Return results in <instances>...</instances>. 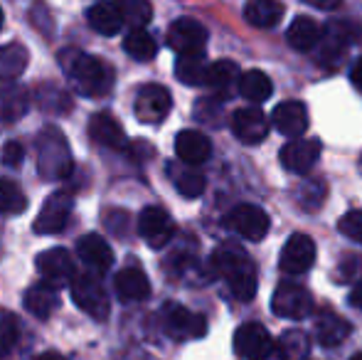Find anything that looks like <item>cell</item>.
I'll use <instances>...</instances> for the list:
<instances>
[{
  "label": "cell",
  "mask_w": 362,
  "mask_h": 360,
  "mask_svg": "<svg viewBox=\"0 0 362 360\" xmlns=\"http://www.w3.org/2000/svg\"><path fill=\"white\" fill-rule=\"evenodd\" d=\"M205 72H207V62H205V52L200 54H180L175 64V74L182 84H190V87H200L205 84Z\"/></svg>",
  "instance_id": "cell-32"
},
{
  "label": "cell",
  "mask_w": 362,
  "mask_h": 360,
  "mask_svg": "<svg viewBox=\"0 0 362 360\" xmlns=\"http://www.w3.org/2000/svg\"><path fill=\"white\" fill-rule=\"evenodd\" d=\"M274 351L279 353V360H308L310 338L303 331H286L279 343H274Z\"/></svg>",
  "instance_id": "cell-31"
},
{
  "label": "cell",
  "mask_w": 362,
  "mask_h": 360,
  "mask_svg": "<svg viewBox=\"0 0 362 360\" xmlns=\"http://www.w3.org/2000/svg\"><path fill=\"white\" fill-rule=\"evenodd\" d=\"M350 79H353L355 89H360V91H362V57L358 59V62H355L353 72H350Z\"/></svg>",
  "instance_id": "cell-42"
},
{
  "label": "cell",
  "mask_w": 362,
  "mask_h": 360,
  "mask_svg": "<svg viewBox=\"0 0 362 360\" xmlns=\"http://www.w3.org/2000/svg\"><path fill=\"white\" fill-rule=\"evenodd\" d=\"M37 272L42 274V281L49 284L52 289L64 286V284H72L74 279V260L67 250L62 247H52V250H45L35 260Z\"/></svg>",
  "instance_id": "cell-12"
},
{
  "label": "cell",
  "mask_w": 362,
  "mask_h": 360,
  "mask_svg": "<svg viewBox=\"0 0 362 360\" xmlns=\"http://www.w3.org/2000/svg\"><path fill=\"white\" fill-rule=\"evenodd\" d=\"M237 87H239V94H242L244 99L254 101V104H262V101H267L269 96L274 94L272 79H269L262 69H249V72L239 74Z\"/></svg>",
  "instance_id": "cell-28"
},
{
  "label": "cell",
  "mask_w": 362,
  "mask_h": 360,
  "mask_svg": "<svg viewBox=\"0 0 362 360\" xmlns=\"http://www.w3.org/2000/svg\"><path fill=\"white\" fill-rule=\"evenodd\" d=\"M28 50L18 42H10L0 47V79H8V82H15L20 74L28 69Z\"/></svg>",
  "instance_id": "cell-29"
},
{
  "label": "cell",
  "mask_w": 362,
  "mask_h": 360,
  "mask_svg": "<svg viewBox=\"0 0 362 360\" xmlns=\"http://www.w3.org/2000/svg\"><path fill=\"white\" fill-rule=\"evenodd\" d=\"M350 336V323L333 308H323L315 318V341L323 348H335Z\"/></svg>",
  "instance_id": "cell-22"
},
{
  "label": "cell",
  "mask_w": 362,
  "mask_h": 360,
  "mask_svg": "<svg viewBox=\"0 0 362 360\" xmlns=\"http://www.w3.org/2000/svg\"><path fill=\"white\" fill-rule=\"evenodd\" d=\"M76 255H79V260L96 274L109 272L111 265H114V252H111L109 242L101 235H96V232L84 235L76 242Z\"/></svg>",
  "instance_id": "cell-17"
},
{
  "label": "cell",
  "mask_w": 362,
  "mask_h": 360,
  "mask_svg": "<svg viewBox=\"0 0 362 360\" xmlns=\"http://www.w3.org/2000/svg\"><path fill=\"white\" fill-rule=\"evenodd\" d=\"M86 20H89V28L99 35H119L121 28H124V20H121L119 10H116L114 3H96L89 8L86 13Z\"/></svg>",
  "instance_id": "cell-27"
},
{
  "label": "cell",
  "mask_w": 362,
  "mask_h": 360,
  "mask_svg": "<svg viewBox=\"0 0 362 360\" xmlns=\"http://www.w3.org/2000/svg\"><path fill=\"white\" fill-rule=\"evenodd\" d=\"M239 82V67L229 59H219V62L207 64L205 72V87L215 89L217 94H227L234 84Z\"/></svg>",
  "instance_id": "cell-30"
},
{
  "label": "cell",
  "mask_w": 362,
  "mask_h": 360,
  "mask_svg": "<svg viewBox=\"0 0 362 360\" xmlns=\"http://www.w3.org/2000/svg\"><path fill=\"white\" fill-rule=\"evenodd\" d=\"M350 360H362V353H355V356L350 358Z\"/></svg>",
  "instance_id": "cell-46"
},
{
  "label": "cell",
  "mask_w": 362,
  "mask_h": 360,
  "mask_svg": "<svg viewBox=\"0 0 362 360\" xmlns=\"http://www.w3.org/2000/svg\"><path fill=\"white\" fill-rule=\"evenodd\" d=\"M284 13H286V8H284L281 0H247V5H244L247 23L262 30L281 23Z\"/></svg>",
  "instance_id": "cell-24"
},
{
  "label": "cell",
  "mask_w": 362,
  "mask_h": 360,
  "mask_svg": "<svg viewBox=\"0 0 362 360\" xmlns=\"http://www.w3.org/2000/svg\"><path fill=\"white\" fill-rule=\"evenodd\" d=\"M315 265V242L303 232H296L284 245L279 257V269L284 274H305Z\"/></svg>",
  "instance_id": "cell-14"
},
{
  "label": "cell",
  "mask_w": 362,
  "mask_h": 360,
  "mask_svg": "<svg viewBox=\"0 0 362 360\" xmlns=\"http://www.w3.org/2000/svg\"><path fill=\"white\" fill-rule=\"evenodd\" d=\"M89 136L94 144L104 146V149H111V151H124L126 146H129V139H126L121 124L111 114H106V111L91 116Z\"/></svg>",
  "instance_id": "cell-19"
},
{
  "label": "cell",
  "mask_w": 362,
  "mask_h": 360,
  "mask_svg": "<svg viewBox=\"0 0 362 360\" xmlns=\"http://www.w3.org/2000/svg\"><path fill=\"white\" fill-rule=\"evenodd\" d=\"M20 336V326H18V318L13 316L10 311H3L0 308V358L8 356L10 351L15 348Z\"/></svg>",
  "instance_id": "cell-37"
},
{
  "label": "cell",
  "mask_w": 362,
  "mask_h": 360,
  "mask_svg": "<svg viewBox=\"0 0 362 360\" xmlns=\"http://www.w3.org/2000/svg\"><path fill=\"white\" fill-rule=\"evenodd\" d=\"M30 109V91L20 87L18 82H8L0 79V121L13 124V121L23 119Z\"/></svg>",
  "instance_id": "cell-21"
},
{
  "label": "cell",
  "mask_w": 362,
  "mask_h": 360,
  "mask_svg": "<svg viewBox=\"0 0 362 360\" xmlns=\"http://www.w3.org/2000/svg\"><path fill=\"white\" fill-rule=\"evenodd\" d=\"M224 227H229V230L242 235L249 242H262L269 235L272 220H269L264 207L244 202V205H237L234 210H229V215L224 217Z\"/></svg>",
  "instance_id": "cell-6"
},
{
  "label": "cell",
  "mask_w": 362,
  "mask_h": 360,
  "mask_svg": "<svg viewBox=\"0 0 362 360\" xmlns=\"http://www.w3.org/2000/svg\"><path fill=\"white\" fill-rule=\"evenodd\" d=\"M163 328L175 341H187V338H202L207 333L205 316L180 306V303H165L163 308Z\"/></svg>",
  "instance_id": "cell-7"
},
{
  "label": "cell",
  "mask_w": 362,
  "mask_h": 360,
  "mask_svg": "<svg viewBox=\"0 0 362 360\" xmlns=\"http://www.w3.org/2000/svg\"><path fill=\"white\" fill-rule=\"evenodd\" d=\"M124 50L134 59H139V62H148V59L156 57L158 45H156V37H153L146 28H134L124 37Z\"/></svg>",
  "instance_id": "cell-33"
},
{
  "label": "cell",
  "mask_w": 362,
  "mask_h": 360,
  "mask_svg": "<svg viewBox=\"0 0 362 360\" xmlns=\"http://www.w3.org/2000/svg\"><path fill=\"white\" fill-rule=\"evenodd\" d=\"M59 306V296L57 289H52L49 284H35V286L28 289L25 294V308L33 313L35 318H49Z\"/></svg>",
  "instance_id": "cell-25"
},
{
  "label": "cell",
  "mask_w": 362,
  "mask_h": 360,
  "mask_svg": "<svg viewBox=\"0 0 362 360\" xmlns=\"http://www.w3.org/2000/svg\"><path fill=\"white\" fill-rule=\"evenodd\" d=\"M33 360H64L59 353H42V356H35Z\"/></svg>",
  "instance_id": "cell-44"
},
{
  "label": "cell",
  "mask_w": 362,
  "mask_h": 360,
  "mask_svg": "<svg viewBox=\"0 0 362 360\" xmlns=\"http://www.w3.org/2000/svg\"><path fill=\"white\" fill-rule=\"evenodd\" d=\"M272 308L279 318H293V321H298V318H305L308 313H313V296L300 284H281L274 291Z\"/></svg>",
  "instance_id": "cell-8"
},
{
  "label": "cell",
  "mask_w": 362,
  "mask_h": 360,
  "mask_svg": "<svg viewBox=\"0 0 362 360\" xmlns=\"http://www.w3.org/2000/svg\"><path fill=\"white\" fill-rule=\"evenodd\" d=\"M173 109L170 91L160 84H146L139 89L134 101V114L141 124H160Z\"/></svg>",
  "instance_id": "cell-10"
},
{
  "label": "cell",
  "mask_w": 362,
  "mask_h": 360,
  "mask_svg": "<svg viewBox=\"0 0 362 360\" xmlns=\"http://www.w3.org/2000/svg\"><path fill=\"white\" fill-rule=\"evenodd\" d=\"M234 353L244 360H267L274 353V338L262 323H242L234 333Z\"/></svg>",
  "instance_id": "cell-9"
},
{
  "label": "cell",
  "mask_w": 362,
  "mask_h": 360,
  "mask_svg": "<svg viewBox=\"0 0 362 360\" xmlns=\"http://www.w3.org/2000/svg\"><path fill=\"white\" fill-rule=\"evenodd\" d=\"M25 158V151L20 144H8L3 149V163L8 166V168H18L20 163H23Z\"/></svg>",
  "instance_id": "cell-40"
},
{
  "label": "cell",
  "mask_w": 362,
  "mask_h": 360,
  "mask_svg": "<svg viewBox=\"0 0 362 360\" xmlns=\"http://www.w3.org/2000/svg\"><path fill=\"white\" fill-rule=\"evenodd\" d=\"M74 210V197L64 190H57L42 202L37 217L33 222V230L37 235H59L62 230H67L69 220H72Z\"/></svg>",
  "instance_id": "cell-5"
},
{
  "label": "cell",
  "mask_w": 362,
  "mask_h": 360,
  "mask_svg": "<svg viewBox=\"0 0 362 360\" xmlns=\"http://www.w3.org/2000/svg\"><path fill=\"white\" fill-rule=\"evenodd\" d=\"M72 298L84 313H89L96 321L109 318V296L104 291V284L96 274H74L72 279Z\"/></svg>",
  "instance_id": "cell-4"
},
{
  "label": "cell",
  "mask_w": 362,
  "mask_h": 360,
  "mask_svg": "<svg viewBox=\"0 0 362 360\" xmlns=\"http://www.w3.org/2000/svg\"><path fill=\"white\" fill-rule=\"evenodd\" d=\"M272 124L281 131L288 139H298L308 131V109H305L300 101H284L274 109L272 114Z\"/></svg>",
  "instance_id": "cell-18"
},
{
  "label": "cell",
  "mask_w": 362,
  "mask_h": 360,
  "mask_svg": "<svg viewBox=\"0 0 362 360\" xmlns=\"http://www.w3.org/2000/svg\"><path fill=\"white\" fill-rule=\"evenodd\" d=\"M212 267L219 277L227 281L229 291L239 301H252L257 296L259 277L254 262L247 257V252L237 245H219L212 255Z\"/></svg>",
  "instance_id": "cell-2"
},
{
  "label": "cell",
  "mask_w": 362,
  "mask_h": 360,
  "mask_svg": "<svg viewBox=\"0 0 362 360\" xmlns=\"http://www.w3.org/2000/svg\"><path fill=\"white\" fill-rule=\"evenodd\" d=\"M168 47L177 54H200L207 47V30L192 18H180L168 28Z\"/></svg>",
  "instance_id": "cell-11"
},
{
  "label": "cell",
  "mask_w": 362,
  "mask_h": 360,
  "mask_svg": "<svg viewBox=\"0 0 362 360\" xmlns=\"http://www.w3.org/2000/svg\"><path fill=\"white\" fill-rule=\"evenodd\" d=\"M116 294L121 301H146L151 296V281H148L146 272L139 267H126L116 274Z\"/></svg>",
  "instance_id": "cell-23"
},
{
  "label": "cell",
  "mask_w": 362,
  "mask_h": 360,
  "mask_svg": "<svg viewBox=\"0 0 362 360\" xmlns=\"http://www.w3.org/2000/svg\"><path fill=\"white\" fill-rule=\"evenodd\" d=\"M114 5L124 25H131V30L146 28L153 20V5L148 0H114Z\"/></svg>",
  "instance_id": "cell-34"
},
{
  "label": "cell",
  "mask_w": 362,
  "mask_h": 360,
  "mask_svg": "<svg viewBox=\"0 0 362 360\" xmlns=\"http://www.w3.org/2000/svg\"><path fill=\"white\" fill-rule=\"evenodd\" d=\"M338 230H340V235H345L348 240L362 245V210L345 212V215L340 217V222H338Z\"/></svg>",
  "instance_id": "cell-38"
},
{
  "label": "cell",
  "mask_w": 362,
  "mask_h": 360,
  "mask_svg": "<svg viewBox=\"0 0 362 360\" xmlns=\"http://www.w3.org/2000/svg\"><path fill=\"white\" fill-rule=\"evenodd\" d=\"M286 37H288V45L293 50H298V52H308V50H313L315 45L323 40V30H320V25L315 23V20L298 15V18L291 23Z\"/></svg>",
  "instance_id": "cell-26"
},
{
  "label": "cell",
  "mask_w": 362,
  "mask_h": 360,
  "mask_svg": "<svg viewBox=\"0 0 362 360\" xmlns=\"http://www.w3.org/2000/svg\"><path fill=\"white\" fill-rule=\"evenodd\" d=\"M232 131L242 144L257 146L269 136V116L259 106H244L232 114Z\"/></svg>",
  "instance_id": "cell-15"
},
{
  "label": "cell",
  "mask_w": 362,
  "mask_h": 360,
  "mask_svg": "<svg viewBox=\"0 0 362 360\" xmlns=\"http://www.w3.org/2000/svg\"><path fill=\"white\" fill-rule=\"evenodd\" d=\"M3 23H5V15H3V8H0V30H3Z\"/></svg>",
  "instance_id": "cell-45"
},
{
  "label": "cell",
  "mask_w": 362,
  "mask_h": 360,
  "mask_svg": "<svg viewBox=\"0 0 362 360\" xmlns=\"http://www.w3.org/2000/svg\"><path fill=\"white\" fill-rule=\"evenodd\" d=\"M37 168L45 180L67 178L72 170V151L64 134L54 126L42 129L37 136Z\"/></svg>",
  "instance_id": "cell-3"
},
{
  "label": "cell",
  "mask_w": 362,
  "mask_h": 360,
  "mask_svg": "<svg viewBox=\"0 0 362 360\" xmlns=\"http://www.w3.org/2000/svg\"><path fill=\"white\" fill-rule=\"evenodd\" d=\"M28 207L25 192L13 180L0 178V215H20Z\"/></svg>",
  "instance_id": "cell-36"
},
{
  "label": "cell",
  "mask_w": 362,
  "mask_h": 360,
  "mask_svg": "<svg viewBox=\"0 0 362 360\" xmlns=\"http://www.w3.org/2000/svg\"><path fill=\"white\" fill-rule=\"evenodd\" d=\"M281 166L291 173H308L320 158V141L313 139H291L279 153Z\"/></svg>",
  "instance_id": "cell-16"
},
{
  "label": "cell",
  "mask_w": 362,
  "mask_h": 360,
  "mask_svg": "<svg viewBox=\"0 0 362 360\" xmlns=\"http://www.w3.org/2000/svg\"><path fill=\"white\" fill-rule=\"evenodd\" d=\"M173 182H175L177 192L187 200H195L205 192V175L200 170H195L192 166H185V168L175 170L173 168Z\"/></svg>",
  "instance_id": "cell-35"
},
{
  "label": "cell",
  "mask_w": 362,
  "mask_h": 360,
  "mask_svg": "<svg viewBox=\"0 0 362 360\" xmlns=\"http://www.w3.org/2000/svg\"><path fill=\"white\" fill-rule=\"evenodd\" d=\"M59 67L69 77V82L74 84V89L79 91L86 99H101L106 96L114 87V67L109 62L99 57H91V54L81 52V50L67 47L57 54Z\"/></svg>",
  "instance_id": "cell-1"
},
{
  "label": "cell",
  "mask_w": 362,
  "mask_h": 360,
  "mask_svg": "<svg viewBox=\"0 0 362 360\" xmlns=\"http://www.w3.org/2000/svg\"><path fill=\"white\" fill-rule=\"evenodd\" d=\"M139 232L146 240L148 247H153V250H163V247L175 237V222H173V217L168 215L163 207L151 205L141 212Z\"/></svg>",
  "instance_id": "cell-13"
},
{
  "label": "cell",
  "mask_w": 362,
  "mask_h": 360,
  "mask_svg": "<svg viewBox=\"0 0 362 360\" xmlns=\"http://www.w3.org/2000/svg\"><path fill=\"white\" fill-rule=\"evenodd\" d=\"M298 202L303 207H320V202H323V197H325V187L320 185V182H313V180H308L305 185H300L298 187Z\"/></svg>",
  "instance_id": "cell-39"
},
{
  "label": "cell",
  "mask_w": 362,
  "mask_h": 360,
  "mask_svg": "<svg viewBox=\"0 0 362 360\" xmlns=\"http://www.w3.org/2000/svg\"><path fill=\"white\" fill-rule=\"evenodd\" d=\"M303 3H308V5H313V8H318V10H335V8H340V3L343 0H303Z\"/></svg>",
  "instance_id": "cell-41"
},
{
  "label": "cell",
  "mask_w": 362,
  "mask_h": 360,
  "mask_svg": "<svg viewBox=\"0 0 362 360\" xmlns=\"http://www.w3.org/2000/svg\"><path fill=\"white\" fill-rule=\"evenodd\" d=\"M175 153L185 166H200L212 156V144L202 131L185 129L175 139Z\"/></svg>",
  "instance_id": "cell-20"
},
{
  "label": "cell",
  "mask_w": 362,
  "mask_h": 360,
  "mask_svg": "<svg viewBox=\"0 0 362 360\" xmlns=\"http://www.w3.org/2000/svg\"><path fill=\"white\" fill-rule=\"evenodd\" d=\"M350 303H353V306H358L360 311H362V279H360L358 284H355L353 294H350Z\"/></svg>",
  "instance_id": "cell-43"
}]
</instances>
